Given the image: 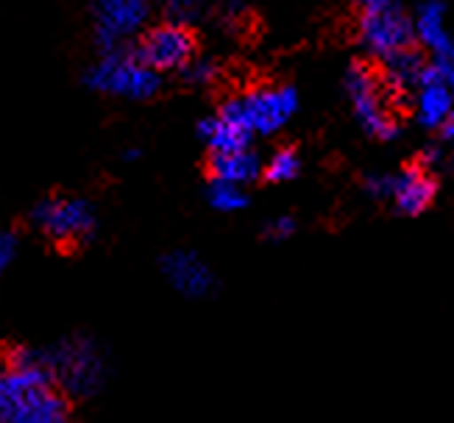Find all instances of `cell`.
Returning <instances> with one entry per match:
<instances>
[{
  "mask_svg": "<svg viewBox=\"0 0 454 423\" xmlns=\"http://www.w3.org/2000/svg\"><path fill=\"white\" fill-rule=\"evenodd\" d=\"M295 112H299V92L293 87H260L229 98L218 114L248 137H270L285 129Z\"/></svg>",
  "mask_w": 454,
  "mask_h": 423,
  "instance_id": "cell-1",
  "label": "cell"
},
{
  "mask_svg": "<svg viewBox=\"0 0 454 423\" xmlns=\"http://www.w3.org/2000/svg\"><path fill=\"white\" fill-rule=\"evenodd\" d=\"M87 84L95 92L126 98V100H145L153 98L162 87V78L153 67H148L140 53L117 48L101 56V62L92 65L87 73Z\"/></svg>",
  "mask_w": 454,
  "mask_h": 423,
  "instance_id": "cell-2",
  "label": "cell"
},
{
  "mask_svg": "<svg viewBox=\"0 0 454 423\" xmlns=\"http://www.w3.org/2000/svg\"><path fill=\"white\" fill-rule=\"evenodd\" d=\"M48 368L56 381H62V388L78 398H87L101 390L106 376V362L98 346L87 337H75L59 342L56 349L45 351Z\"/></svg>",
  "mask_w": 454,
  "mask_h": 423,
  "instance_id": "cell-3",
  "label": "cell"
},
{
  "mask_svg": "<svg viewBox=\"0 0 454 423\" xmlns=\"http://www.w3.org/2000/svg\"><path fill=\"white\" fill-rule=\"evenodd\" d=\"M346 95L360 129L373 139H393L399 131L396 117L387 104V90L382 78L368 65H351L346 73Z\"/></svg>",
  "mask_w": 454,
  "mask_h": 423,
  "instance_id": "cell-4",
  "label": "cell"
},
{
  "mask_svg": "<svg viewBox=\"0 0 454 423\" xmlns=\"http://www.w3.org/2000/svg\"><path fill=\"white\" fill-rule=\"evenodd\" d=\"M31 217L34 226L59 246H82L95 234V209L84 198H45Z\"/></svg>",
  "mask_w": 454,
  "mask_h": 423,
  "instance_id": "cell-5",
  "label": "cell"
},
{
  "mask_svg": "<svg viewBox=\"0 0 454 423\" xmlns=\"http://www.w3.org/2000/svg\"><path fill=\"white\" fill-rule=\"evenodd\" d=\"M365 192L377 200H390L396 212L416 217L432 207L438 195V181L427 168H407L390 176H368Z\"/></svg>",
  "mask_w": 454,
  "mask_h": 423,
  "instance_id": "cell-6",
  "label": "cell"
},
{
  "mask_svg": "<svg viewBox=\"0 0 454 423\" xmlns=\"http://www.w3.org/2000/svg\"><path fill=\"white\" fill-rule=\"evenodd\" d=\"M151 0H92L95 39L104 53L123 48L148 23Z\"/></svg>",
  "mask_w": 454,
  "mask_h": 423,
  "instance_id": "cell-7",
  "label": "cell"
},
{
  "mask_svg": "<svg viewBox=\"0 0 454 423\" xmlns=\"http://www.w3.org/2000/svg\"><path fill=\"white\" fill-rule=\"evenodd\" d=\"M416 43L412 34V20H407L396 6H387L380 12H365L360 20V45L377 56L380 62L396 56Z\"/></svg>",
  "mask_w": 454,
  "mask_h": 423,
  "instance_id": "cell-8",
  "label": "cell"
},
{
  "mask_svg": "<svg viewBox=\"0 0 454 423\" xmlns=\"http://www.w3.org/2000/svg\"><path fill=\"white\" fill-rule=\"evenodd\" d=\"M140 59L153 67L156 73L160 70H184L192 62L195 53V39L184 26L176 23H165L156 26L153 31H148V36L143 39V45L137 48Z\"/></svg>",
  "mask_w": 454,
  "mask_h": 423,
  "instance_id": "cell-9",
  "label": "cell"
},
{
  "mask_svg": "<svg viewBox=\"0 0 454 423\" xmlns=\"http://www.w3.org/2000/svg\"><path fill=\"white\" fill-rule=\"evenodd\" d=\"M162 273L173 290L187 298H207L215 290V273L195 251H170L162 259Z\"/></svg>",
  "mask_w": 454,
  "mask_h": 423,
  "instance_id": "cell-10",
  "label": "cell"
},
{
  "mask_svg": "<svg viewBox=\"0 0 454 423\" xmlns=\"http://www.w3.org/2000/svg\"><path fill=\"white\" fill-rule=\"evenodd\" d=\"M0 423H70V407L53 385H45L20 396Z\"/></svg>",
  "mask_w": 454,
  "mask_h": 423,
  "instance_id": "cell-11",
  "label": "cell"
},
{
  "mask_svg": "<svg viewBox=\"0 0 454 423\" xmlns=\"http://www.w3.org/2000/svg\"><path fill=\"white\" fill-rule=\"evenodd\" d=\"M412 34L432 53V62L454 59V36L446 28V9L441 0H424L412 17Z\"/></svg>",
  "mask_w": 454,
  "mask_h": 423,
  "instance_id": "cell-12",
  "label": "cell"
},
{
  "mask_svg": "<svg viewBox=\"0 0 454 423\" xmlns=\"http://www.w3.org/2000/svg\"><path fill=\"white\" fill-rule=\"evenodd\" d=\"M451 106H454V92L427 70L424 82L412 92V117H416V123L421 129H443V123L451 114Z\"/></svg>",
  "mask_w": 454,
  "mask_h": 423,
  "instance_id": "cell-13",
  "label": "cell"
},
{
  "mask_svg": "<svg viewBox=\"0 0 454 423\" xmlns=\"http://www.w3.org/2000/svg\"><path fill=\"white\" fill-rule=\"evenodd\" d=\"M382 65H385L382 84L387 92H416L429 70V65L416 48H407L396 56H390Z\"/></svg>",
  "mask_w": 454,
  "mask_h": 423,
  "instance_id": "cell-14",
  "label": "cell"
},
{
  "mask_svg": "<svg viewBox=\"0 0 454 423\" xmlns=\"http://www.w3.org/2000/svg\"><path fill=\"white\" fill-rule=\"evenodd\" d=\"M209 173L215 181H229V184L246 187L262 176V162L251 148L231 151V153H212Z\"/></svg>",
  "mask_w": 454,
  "mask_h": 423,
  "instance_id": "cell-15",
  "label": "cell"
},
{
  "mask_svg": "<svg viewBox=\"0 0 454 423\" xmlns=\"http://www.w3.org/2000/svg\"><path fill=\"white\" fill-rule=\"evenodd\" d=\"M199 137L201 143L212 151V153H231V151H243L248 148L251 137L246 131H240L237 126H231L226 117L215 114L209 120H201L199 126Z\"/></svg>",
  "mask_w": 454,
  "mask_h": 423,
  "instance_id": "cell-16",
  "label": "cell"
},
{
  "mask_svg": "<svg viewBox=\"0 0 454 423\" xmlns=\"http://www.w3.org/2000/svg\"><path fill=\"white\" fill-rule=\"evenodd\" d=\"M207 200L212 209L218 212H240L248 207V195H246V187H237V184H229V181H209V190H207Z\"/></svg>",
  "mask_w": 454,
  "mask_h": 423,
  "instance_id": "cell-17",
  "label": "cell"
},
{
  "mask_svg": "<svg viewBox=\"0 0 454 423\" xmlns=\"http://www.w3.org/2000/svg\"><path fill=\"white\" fill-rule=\"evenodd\" d=\"M299 173H301V159L293 148L273 151V156L262 165V176L270 184H287V181H293Z\"/></svg>",
  "mask_w": 454,
  "mask_h": 423,
  "instance_id": "cell-18",
  "label": "cell"
},
{
  "mask_svg": "<svg viewBox=\"0 0 454 423\" xmlns=\"http://www.w3.org/2000/svg\"><path fill=\"white\" fill-rule=\"evenodd\" d=\"M201 0H165V12L170 17V23L176 26H184L190 20L199 14Z\"/></svg>",
  "mask_w": 454,
  "mask_h": 423,
  "instance_id": "cell-19",
  "label": "cell"
},
{
  "mask_svg": "<svg viewBox=\"0 0 454 423\" xmlns=\"http://www.w3.org/2000/svg\"><path fill=\"white\" fill-rule=\"evenodd\" d=\"M295 234V220L290 215H282V217H276L268 223L265 229V237L273 239V243H285V239H290Z\"/></svg>",
  "mask_w": 454,
  "mask_h": 423,
  "instance_id": "cell-20",
  "label": "cell"
},
{
  "mask_svg": "<svg viewBox=\"0 0 454 423\" xmlns=\"http://www.w3.org/2000/svg\"><path fill=\"white\" fill-rule=\"evenodd\" d=\"M184 78L190 84H207L215 78V65L207 62V59H199V62H190L184 67Z\"/></svg>",
  "mask_w": 454,
  "mask_h": 423,
  "instance_id": "cell-21",
  "label": "cell"
},
{
  "mask_svg": "<svg viewBox=\"0 0 454 423\" xmlns=\"http://www.w3.org/2000/svg\"><path fill=\"white\" fill-rule=\"evenodd\" d=\"M14 256H17V237L12 231H0V278L12 268Z\"/></svg>",
  "mask_w": 454,
  "mask_h": 423,
  "instance_id": "cell-22",
  "label": "cell"
},
{
  "mask_svg": "<svg viewBox=\"0 0 454 423\" xmlns=\"http://www.w3.org/2000/svg\"><path fill=\"white\" fill-rule=\"evenodd\" d=\"M429 73L454 92V59H443V62H429Z\"/></svg>",
  "mask_w": 454,
  "mask_h": 423,
  "instance_id": "cell-23",
  "label": "cell"
},
{
  "mask_svg": "<svg viewBox=\"0 0 454 423\" xmlns=\"http://www.w3.org/2000/svg\"><path fill=\"white\" fill-rule=\"evenodd\" d=\"M357 4H360L365 12H380V9H387V6H396L393 0H357Z\"/></svg>",
  "mask_w": 454,
  "mask_h": 423,
  "instance_id": "cell-24",
  "label": "cell"
},
{
  "mask_svg": "<svg viewBox=\"0 0 454 423\" xmlns=\"http://www.w3.org/2000/svg\"><path fill=\"white\" fill-rule=\"evenodd\" d=\"M443 137L449 139V143H454V106H451V114H449V120H446V123H443Z\"/></svg>",
  "mask_w": 454,
  "mask_h": 423,
  "instance_id": "cell-25",
  "label": "cell"
}]
</instances>
